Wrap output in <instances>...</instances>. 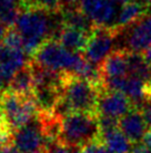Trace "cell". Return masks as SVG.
Listing matches in <instances>:
<instances>
[{"label":"cell","instance_id":"ffe728a7","mask_svg":"<svg viewBox=\"0 0 151 153\" xmlns=\"http://www.w3.org/2000/svg\"><path fill=\"white\" fill-rule=\"evenodd\" d=\"M21 13L20 0H0V22L11 28Z\"/></svg>","mask_w":151,"mask_h":153},{"label":"cell","instance_id":"7a4b0ae2","mask_svg":"<svg viewBox=\"0 0 151 153\" xmlns=\"http://www.w3.org/2000/svg\"><path fill=\"white\" fill-rule=\"evenodd\" d=\"M36 64L56 72L69 73L77 76L86 63V58L80 53H72L66 49L57 40H47L32 56Z\"/></svg>","mask_w":151,"mask_h":153},{"label":"cell","instance_id":"f546056e","mask_svg":"<svg viewBox=\"0 0 151 153\" xmlns=\"http://www.w3.org/2000/svg\"><path fill=\"white\" fill-rule=\"evenodd\" d=\"M4 85H7V84H6V83H4V82L2 81L1 78H0V94H1V93H2V92L4 91Z\"/></svg>","mask_w":151,"mask_h":153},{"label":"cell","instance_id":"8992f818","mask_svg":"<svg viewBox=\"0 0 151 153\" xmlns=\"http://www.w3.org/2000/svg\"><path fill=\"white\" fill-rule=\"evenodd\" d=\"M12 144L19 153H38L47 150V141L38 116L13 132Z\"/></svg>","mask_w":151,"mask_h":153},{"label":"cell","instance_id":"3957f363","mask_svg":"<svg viewBox=\"0 0 151 153\" xmlns=\"http://www.w3.org/2000/svg\"><path fill=\"white\" fill-rule=\"evenodd\" d=\"M101 88L92 83L77 77L72 74L66 73L62 85V101L71 113H97L98 100Z\"/></svg>","mask_w":151,"mask_h":153},{"label":"cell","instance_id":"5bb4252c","mask_svg":"<svg viewBox=\"0 0 151 153\" xmlns=\"http://www.w3.org/2000/svg\"><path fill=\"white\" fill-rule=\"evenodd\" d=\"M150 10L151 9L140 4L139 2L134 1V0L126 2V4H123L120 7V10H119L118 17L116 19V22H114L113 27L121 33L122 30L128 28L133 22L139 20L143 15H146Z\"/></svg>","mask_w":151,"mask_h":153},{"label":"cell","instance_id":"7402d4cb","mask_svg":"<svg viewBox=\"0 0 151 153\" xmlns=\"http://www.w3.org/2000/svg\"><path fill=\"white\" fill-rule=\"evenodd\" d=\"M98 122H99L101 134L116 130V128H119V121H118V119H114V117L98 115Z\"/></svg>","mask_w":151,"mask_h":153},{"label":"cell","instance_id":"5b68a950","mask_svg":"<svg viewBox=\"0 0 151 153\" xmlns=\"http://www.w3.org/2000/svg\"><path fill=\"white\" fill-rule=\"evenodd\" d=\"M120 31L114 27H96L90 34L84 57L91 64L100 66L112 54L116 39Z\"/></svg>","mask_w":151,"mask_h":153},{"label":"cell","instance_id":"d4e9b609","mask_svg":"<svg viewBox=\"0 0 151 153\" xmlns=\"http://www.w3.org/2000/svg\"><path fill=\"white\" fill-rule=\"evenodd\" d=\"M139 110H141L146 123L149 126V128H151V101L146 102Z\"/></svg>","mask_w":151,"mask_h":153},{"label":"cell","instance_id":"484cf974","mask_svg":"<svg viewBox=\"0 0 151 153\" xmlns=\"http://www.w3.org/2000/svg\"><path fill=\"white\" fill-rule=\"evenodd\" d=\"M142 144L149 150H151V128H148L147 132L144 133L142 137Z\"/></svg>","mask_w":151,"mask_h":153},{"label":"cell","instance_id":"603a6c76","mask_svg":"<svg viewBox=\"0 0 151 153\" xmlns=\"http://www.w3.org/2000/svg\"><path fill=\"white\" fill-rule=\"evenodd\" d=\"M81 153H111L109 151V149L106 146L101 140L96 141L91 144L84 146V149H81Z\"/></svg>","mask_w":151,"mask_h":153},{"label":"cell","instance_id":"ba28073f","mask_svg":"<svg viewBox=\"0 0 151 153\" xmlns=\"http://www.w3.org/2000/svg\"><path fill=\"white\" fill-rule=\"evenodd\" d=\"M122 31H125L122 51L143 54L151 46V10Z\"/></svg>","mask_w":151,"mask_h":153},{"label":"cell","instance_id":"cb8c5ba5","mask_svg":"<svg viewBox=\"0 0 151 153\" xmlns=\"http://www.w3.org/2000/svg\"><path fill=\"white\" fill-rule=\"evenodd\" d=\"M48 153H81L79 152V149H72V148H67L59 143H52L48 148Z\"/></svg>","mask_w":151,"mask_h":153},{"label":"cell","instance_id":"44dd1931","mask_svg":"<svg viewBox=\"0 0 151 153\" xmlns=\"http://www.w3.org/2000/svg\"><path fill=\"white\" fill-rule=\"evenodd\" d=\"M2 45L9 47V48H11V49L23 51L22 38H21L20 34L18 33L16 28H9L8 33H7L6 37H4V40Z\"/></svg>","mask_w":151,"mask_h":153},{"label":"cell","instance_id":"4dcf8cb0","mask_svg":"<svg viewBox=\"0 0 151 153\" xmlns=\"http://www.w3.org/2000/svg\"><path fill=\"white\" fill-rule=\"evenodd\" d=\"M118 2H120V4H126V2H129V1H131V0H117Z\"/></svg>","mask_w":151,"mask_h":153},{"label":"cell","instance_id":"4316f807","mask_svg":"<svg viewBox=\"0 0 151 153\" xmlns=\"http://www.w3.org/2000/svg\"><path fill=\"white\" fill-rule=\"evenodd\" d=\"M130 153H151V150L146 148L143 144H136Z\"/></svg>","mask_w":151,"mask_h":153},{"label":"cell","instance_id":"1f68e13d","mask_svg":"<svg viewBox=\"0 0 151 153\" xmlns=\"http://www.w3.org/2000/svg\"><path fill=\"white\" fill-rule=\"evenodd\" d=\"M0 120H1V110H0Z\"/></svg>","mask_w":151,"mask_h":153},{"label":"cell","instance_id":"30bf717a","mask_svg":"<svg viewBox=\"0 0 151 153\" xmlns=\"http://www.w3.org/2000/svg\"><path fill=\"white\" fill-rule=\"evenodd\" d=\"M119 130L128 137L132 144H138L142 141L148 125L144 121L141 110L133 107L119 121Z\"/></svg>","mask_w":151,"mask_h":153},{"label":"cell","instance_id":"2e32d148","mask_svg":"<svg viewBox=\"0 0 151 153\" xmlns=\"http://www.w3.org/2000/svg\"><path fill=\"white\" fill-rule=\"evenodd\" d=\"M89 36L90 35L86 34L84 31L63 26L56 40L59 42L68 51L72 53H81V51H84Z\"/></svg>","mask_w":151,"mask_h":153},{"label":"cell","instance_id":"f1b7e54d","mask_svg":"<svg viewBox=\"0 0 151 153\" xmlns=\"http://www.w3.org/2000/svg\"><path fill=\"white\" fill-rule=\"evenodd\" d=\"M134 1H137L140 4H142L144 7L151 9V0H134Z\"/></svg>","mask_w":151,"mask_h":153},{"label":"cell","instance_id":"9c48e42d","mask_svg":"<svg viewBox=\"0 0 151 153\" xmlns=\"http://www.w3.org/2000/svg\"><path fill=\"white\" fill-rule=\"evenodd\" d=\"M133 104L125 94L120 92H100V96L98 100L97 113L98 115L110 116L118 119L125 115L133 108Z\"/></svg>","mask_w":151,"mask_h":153},{"label":"cell","instance_id":"d6986e66","mask_svg":"<svg viewBox=\"0 0 151 153\" xmlns=\"http://www.w3.org/2000/svg\"><path fill=\"white\" fill-rule=\"evenodd\" d=\"M100 140L111 153H130L131 142L119 128L101 134Z\"/></svg>","mask_w":151,"mask_h":153},{"label":"cell","instance_id":"6da1fadb","mask_svg":"<svg viewBox=\"0 0 151 153\" xmlns=\"http://www.w3.org/2000/svg\"><path fill=\"white\" fill-rule=\"evenodd\" d=\"M100 136L98 114L73 112L61 117L57 142L67 148L84 149Z\"/></svg>","mask_w":151,"mask_h":153},{"label":"cell","instance_id":"4fadbf2b","mask_svg":"<svg viewBox=\"0 0 151 153\" xmlns=\"http://www.w3.org/2000/svg\"><path fill=\"white\" fill-rule=\"evenodd\" d=\"M100 69L103 78H118L128 76L129 74L127 63V51L122 49L114 51L100 65Z\"/></svg>","mask_w":151,"mask_h":153},{"label":"cell","instance_id":"e0dca14e","mask_svg":"<svg viewBox=\"0 0 151 153\" xmlns=\"http://www.w3.org/2000/svg\"><path fill=\"white\" fill-rule=\"evenodd\" d=\"M8 88L15 93L26 95V96L34 95V78L31 67L28 63L13 75V77L9 83Z\"/></svg>","mask_w":151,"mask_h":153},{"label":"cell","instance_id":"52a82bcc","mask_svg":"<svg viewBox=\"0 0 151 153\" xmlns=\"http://www.w3.org/2000/svg\"><path fill=\"white\" fill-rule=\"evenodd\" d=\"M119 4L117 0H80L79 8L96 27H113Z\"/></svg>","mask_w":151,"mask_h":153},{"label":"cell","instance_id":"ac0fdd59","mask_svg":"<svg viewBox=\"0 0 151 153\" xmlns=\"http://www.w3.org/2000/svg\"><path fill=\"white\" fill-rule=\"evenodd\" d=\"M127 63L128 74L130 76L137 77L143 82H151V66L144 59L143 55L138 53L127 51Z\"/></svg>","mask_w":151,"mask_h":153},{"label":"cell","instance_id":"277c9868","mask_svg":"<svg viewBox=\"0 0 151 153\" xmlns=\"http://www.w3.org/2000/svg\"><path fill=\"white\" fill-rule=\"evenodd\" d=\"M0 110L4 120L13 131L25 126L38 115L32 96L17 94L9 88L0 94Z\"/></svg>","mask_w":151,"mask_h":153},{"label":"cell","instance_id":"9a60e30c","mask_svg":"<svg viewBox=\"0 0 151 153\" xmlns=\"http://www.w3.org/2000/svg\"><path fill=\"white\" fill-rule=\"evenodd\" d=\"M60 13H61L62 24L65 27L80 30L88 35L91 34L93 29L96 28L93 22L80 10L79 7L60 9Z\"/></svg>","mask_w":151,"mask_h":153},{"label":"cell","instance_id":"8fae6325","mask_svg":"<svg viewBox=\"0 0 151 153\" xmlns=\"http://www.w3.org/2000/svg\"><path fill=\"white\" fill-rule=\"evenodd\" d=\"M23 51H16L9 47L0 46V78L9 85L16 73L27 65Z\"/></svg>","mask_w":151,"mask_h":153},{"label":"cell","instance_id":"83f0119b","mask_svg":"<svg viewBox=\"0 0 151 153\" xmlns=\"http://www.w3.org/2000/svg\"><path fill=\"white\" fill-rule=\"evenodd\" d=\"M8 27L7 26H4V24H1L0 22V46L4 44V37H6V35L8 33Z\"/></svg>","mask_w":151,"mask_h":153},{"label":"cell","instance_id":"7c38bea8","mask_svg":"<svg viewBox=\"0 0 151 153\" xmlns=\"http://www.w3.org/2000/svg\"><path fill=\"white\" fill-rule=\"evenodd\" d=\"M62 96V91L52 86H34L32 97L37 105L38 112L51 113L58 105Z\"/></svg>","mask_w":151,"mask_h":153}]
</instances>
